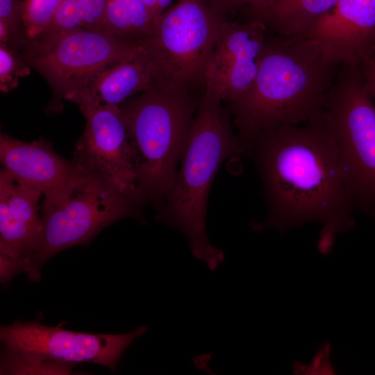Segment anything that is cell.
Instances as JSON below:
<instances>
[{
	"label": "cell",
	"instance_id": "6da1fadb",
	"mask_svg": "<svg viewBox=\"0 0 375 375\" xmlns=\"http://www.w3.org/2000/svg\"><path fill=\"white\" fill-rule=\"evenodd\" d=\"M260 174L267 213L253 231L284 233L308 222L342 233L353 229L355 208L346 188L332 139L322 115L305 124L262 132L249 151Z\"/></svg>",
	"mask_w": 375,
	"mask_h": 375
},
{
	"label": "cell",
	"instance_id": "7a4b0ae2",
	"mask_svg": "<svg viewBox=\"0 0 375 375\" xmlns=\"http://www.w3.org/2000/svg\"><path fill=\"white\" fill-rule=\"evenodd\" d=\"M340 67L314 40L268 31L253 82L228 103L244 154L263 131L319 117Z\"/></svg>",
	"mask_w": 375,
	"mask_h": 375
},
{
	"label": "cell",
	"instance_id": "3957f363",
	"mask_svg": "<svg viewBox=\"0 0 375 375\" xmlns=\"http://www.w3.org/2000/svg\"><path fill=\"white\" fill-rule=\"evenodd\" d=\"M222 102L203 92L173 186L156 217L182 232L193 257L204 262L211 272L224 260L225 254L211 244L206 233L210 189L222 162L233 154H244Z\"/></svg>",
	"mask_w": 375,
	"mask_h": 375
},
{
	"label": "cell",
	"instance_id": "277c9868",
	"mask_svg": "<svg viewBox=\"0 0 375 375\" xmlns=\"http://www.w3.org/2000/svg\"><path fill=\"white\" fill-rule=\"evenodd\" d=\"M203 93L157 85L119 106L131 142L142 204L158 210L171 190Z\"/></svg>",
	"mask_w": 375,
	"mask_h": 375
},
{
	"label": "cell",
	"instance_id": "5b68a950",
	"mask_svg": "<svg viewBox=\"0 0 375 375\" xmlns=\"http://www.w3.org/2000/svg\"><path fill=\"white\" fill-rule=\"evenodd\" d=\"M322 118L355 210L375 222V102L360 67L340 68Z\"/></svg>",
	"mask_w": 375,
	"mask_h": 375
},
{
	"label": "cell",
	"instance_id": "8992f818",
	"mask_svg": "<svg viewBox=\"0 0 375 375\" xmlns=\"http://www.w3.org/2000/svg\"><path fill=\"white\" fill-rule=\"evenodd\" d=\"M224 20L206 0L172 4L142 44L157 85L203 93L208 65Z\"/></svg>",
	"mask_w": 375,
	"mask_h": 375
},
{
	"label": "cell",
	"instance_id": "52a82bcc",
	"mask_svg": "<svg viewBox=\"0 0 375 375\" xmlns=\"http://www.w3.org/2000/svg\"><path fill=\"white\" fill-rule=\"evenodd\" d=\"M142 40L78 29L36 38L21 53L50 85L53 111L60 110L61 99L88 86L103 69L138 52Z\"/></svg>",
	"mask_w": 375,
	"mask_h": 375
},
{
	"label": "cell",
	"instance_id": "ba28073f",
	"mask_svg": "<svg viewBox=\"0 0 375 375\" xmlns=\"http://www.w3.org/2000/svg\"><path fill=\"white\" fill-rule=\"evenodd\" d=\"M140 206L110 184L88 174L62 202L42 209L40 244L23 272L31 281H38L44 264L55 254L90 243L102 230L122 219L133 217L142 222Z\"/></svg>",
	"mask_w": 375,
	"mask_h": 375
},
{
	"label": "cell",
	"instance_id": "9c48e42d",
	"mask_svg": "<svg viewBox=\"0 0 375 375\" xmlns=\"http://www.w3.org/2000/svg\"><path fill=\"white\" fill-rule=\"evenodd\" d=\"M76 103L85 116L86 124L76 142L73 160L85 173L142 205L133 148L119 106L88 100Z\"/></svg>",
	"mask_w": 375,
	"mask_h": 375
},
{
	"label": "cell",
	"instance_id": "30bf717a",
	"mask_svg": "<svg viewBox=\"0 0 375 375\" xmlns=\"http://www.w3.org/2000/svg\"><path fill=\"white\" fill-rule=\"evenodd\" d=\"M61 325L17 320L1 326L0 340L6 348L45 359L74 365L94 363L115 372L124 351L148 331L147 326H139L126 333H88L65 330Z\"/></svg>",
	"mask_w": 375,
	"mask_h": 375
},
{
	"label": "cell",
	"instance_id": "8fae6325",
	"mask_svg": "<svg viewBox=\"0 0 375 375\" xmlns=\"http://www.w3.org/2000/svg\"><path fill=\"white\" fill-rule=\"evenodd\" d=\"M267 33L258 19L224 20L208 65L204 92L228 103L244 93L258 73Z\"/></svg>",
	"mask_w": 375,
	"mask_h": 375
},
{
	"label": "cell",
	"instance_id": "7c38bea8",
	"mask_svg": "<svg viewBox=\"0 0 375 375\" xmlns=\"http://www.w3.org/2000/svg\"><path fill=\"white\" fill-rule=\"evenodd\" d=\"M0 161L12 178L44 196L42 209L62 202L88 174L73 160L58 155L42 138L27 142L1 133Z\"/></svg>",
	"mask_w": 375,
	"mask_h": 375
},
{
	"label": "cell",
	"instance_id": "4fadbf2b",
	"mask_svg": "<svg viewBox=\"0 0 375 375\" xmlns=\"http://www.w3.org/2000/svg\"><path fill=\"white\" fill-rule=\"evenodd\" d=\"M42 194L0 172V278L8 282L38 251L43 231Z\"/></svg>",
	"mask_w": 375,
	"mask_h": 375
},
{
	"label": "cell",
	"instance_id": "5bb4252c",
	"mask_svg": "<svg viewBox=\"0 0 375 375\" xmlns=\"http://www.w3.org/2000/svg\"><path fill=\"white\" fill-rule=\"evenodd\" d=\"M300 37L335 63L361 67L375 56V0H338Z\"/></svg>",
	"mask_w": 375,
	"mask_h": 375
},
{
	"label": "cell",
	"instance_id": "9a60e30c",
	"mask_svg": "<svg viewBox=\"0 0 375 375\" xmlns=\"http://www.w3.org/2000/svg\"><path fill=\"white\" fill-rule=\"evenodd\" d=\"M156 85L155 73L141 46L135 54L108 67L88 86L67 95L65 100L75 103L80 100H88L119 106L136 94Z\"/></svg>",
	"mask_w": 375,
	"mask_h": 375
},
{
	"label": "cell",
	"instance_id": "2e32d148",
	"mask_svg": "<svg viewBox=\"0 0 375 375\" xmlns=\"http://www.w3.org/2000/svg\"><path fill=\"white\" fill-rule=\"evenodd\" d=\"M338 0H276L256 19L267 30L285 37L301 36L319 17Z\"/></svg>",
	"mask_w": 375,
	"mask_h": 375
},
{
	"label": "cell",
	"instance_id": "e0dca14e",
	"mask_svg": "<svg viewBox=\"0 0 375 375\" xmlns=\"http://www.w3.org/2000/svg\"><path fill=\"white\" fill-rule=\"evenodd\" d=\"M155 26L142 0H107L105 31L128 40H142L153 34Z\"/></svg>",
	"mask_w": 375,
	"mask_h": 375
},
{
	"label": "cell",
	"instance_id": "ac0fdd59",
	"mask_svg": "<svg viewBox=\"0 0 375 375\" xmlns=\"http://www.w3.org/2000/svg\"><path fill=\"white\" fill-rule=\"evenodd\" d=\"M106 3L107 0H63L49 26L37 38L78 29L105 31Z\"/></svg>",
	"mask_w": 375,
	"mask_h": 375
},
{
	"label": "cell",
	"instance_id": "d6986e66",
	"mask_svg": "<svg viewBox=\"0 0 375 375\" xmlns=\"http://www.w3.org/2000/svg\"><path fill=\"white\" fill-rule=\"evenodd\" d=\"M74 366L6 347L1 357L0 374H69Z\"/></svg>",
	"mask_w": 375,
	"mask_h": 375
},
{
	"label": "cell",
	"instance_id": "ffe728a7",
	"mask_svg": "<svg viewBox=\"0 0 375 375\" xmlns=\"http://www.w3.org/2000/svg\"><path fill=\"white\" fill-rule=\"evenodd\" d=\"M23 0H0V44L21 52L29 38L23 23Z\"/></svg>",
	"mask_w": 375,
	"mask_h": 375
},
{
	"label": "cell",
	"instance_id": "44dd1931",
	"mask_svg": "<svg viewBox=\"0 0 375 375\" xmlns=\"http://www.w3.org/2000/svg\"><path fill=\"white\" fill-rule=\"evenodd\" d=\"M63 0H23V23L29 40L42 33Z\"/></svg>",
	"mask_w": 375,
	"mask_h": 375
},
{
	"label": "cell",
	"instance_id": "7402d4cb",
	"mask_svg": "<svg viewBox=\"0 0 375 375\" xmlns=\"http://www.w3.org/2000/svg\"><path fill=\"white\" fill-rule=\"evenodd\" d=\"M31 71L21 52L0 44V90L3 93L16 88L19 79L28 76Z\"/></svg>",
	"mask_w": 375,
	"mask_h": 375
},
{
	"label": "cell",
	"instance_id": "603a6c76",
	"mask_svg": "<svg viewBox=\"0 0 375 375\" xmlns=\"http://www.w3.org/2000/svg\"><path fill=\"white\" fill-rule=\"evenodd\" d=\"M213 12L226 19V17L240 10L246 9L249 19L256 18L276 0H206Z\"/></svg>",
	"mask_w": 375,
	"mask_h": 375
},
{
	"label": "cell",
	"instance_id": "cb8c5ba5",
	"mask_svg": "<svg viewBox=\"0 0 375 375\" xmlns=\"http://www.w3.org/2000/svg\"><path fill=\"white\" fill-rule=\"evenodd\" d=\"M329 348L330 345L328 342L323 344L322 348L315 355L311 365L308 367L309 374H334L328 360Z\"/></svg>",
	"mask_w": 375,
	"mask_h": 375
},
{
	"label": "cell",
	"instance_id": "d4e9b609",
	"mask_svg": "<svg viewBox=\"0 0 375 375\" xmlns=\"http://www.w3.org/2000/svg\"><path fill=\"white\" fill-rule=\"evenodd\" d=\"M364 87L375 102V58L360 67Z\"/></svg>",
	"mask_w": 375,
	"mask_h": 375
},
{
	"label": "cell",
	"instance_id": "484cf974",
	"mask_svg": "<svg viewBox=\"0 0 375 375\" xmlns=\"http://www.w3.org/2000/svg\"><path fill=\"white\" fill-rule=\"evenodd\" d=\"M333 228L323 226L317 242V249L322 255H328L333 249L336 234Z\"/></svg>",
	"mask_w": 375,
	"mask_h": 375
},
{
	"label": "cell",
	"instance_id": "4316f807",
	"mask_svg": "<svg viewBox=\"0 0 375 375\" xmlns=\"http://www.w3.org/2000/svg\"><path fill=\"white\" fill-rule=\"evenodd\" d=\"M156 24L163 12L172 5L173 0H142Z\"/></svg>",
	"mask_w": 375,
	"mask_h": 375
},
{
	"label": "cell",
	"instance_id": "83f0119b",
	"mask_svg": "<svg viewBox=\"0 0 375 375\" xmlns=\"http://www.w3.org/2000/svg\"><path fill=\"white\" fill-rule=\"evenodd\" d=\"M374 58H375V56H374Z\"/></svg>",
	"mask_w": 375,
	"mask_h": 375
}]
</instances>
